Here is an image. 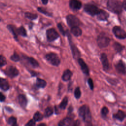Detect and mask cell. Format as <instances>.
Listing matches in <instances>:
<instances>
[{
    "mask_svg": "<svg viewBox=\"0 0 126 126\" xmlns=\"http://www.w3.org/2000/svg\"><path fill=\"white\" fill-rule=\"evenodd\" d=\"M107 7L111 12L115 14H120L123 9V3L118 0H108Z\"/></svg>",
    "mask_w": 126,
    "mask_h": 126,
    "instance_id": "obj_1",
    "label": "cell"
},
{
    "mask_svg": "<svg viewBox=\"0 0 126 126\" xmlns=\"http://www.w3.org/2000/svg\"><path fill=\"white\" fill-rule=\"evenodd\" d=\"M79 115L86 123H90L92 120L91 114L88 106L84 105L80 107L78 111Z\"/></svg>",
    "mask_w": 126,
    "mask_h": 126,
    "instance_id": "obj_2",
    "label": "cell"
},
{
    "mask_svg": "<svg viewBox=\"0 0 126 126\" xmlns=\"http://www.w3.org/2000/svg\"><path fill=\"white\" fill-rule=\"evenodd\" d=\"M45 58L50 63L54 66H58L61 62L58 55L54 53H50L46 54Z\"/></svg>",
    "mask_w": 126,
    "mask_h": 126,
    "instance_id": "obj_3",
    "label": "cell"
},
{
    "mask_svg": "<svg viewBox=\"0 0 126 126\" xmlns=\"http://www.w3.org/2000/svg\"><path fill=\"white\" fill-rule=\"evenodd\" d=\"M84 10L88 14L94 16L96 15L99 11L100 9L93 4L87 3L84 5Z\"/></svg>",
    "mask_w": 126,
    "mask_h": 126,
    "instance_id": "obj_4",
    "label": "cell"
},
{
    "mask_svg": "<svg viewBox=\"0 0 126 126\" xmlns=\"http://www.w3.org/2000/svg\"><path fill=\"white\" fill-rule=\"evenodd\" d=\"M66 21L67 24L70 27L75 26H79L80 25V21L79 19L75 15L69 14L66 17Z\"/></svg>",
    "mask_w": 126,
    "mask_h": 126,
    "instance_id": "obj_5",
    "label": "cell"
},
{
    "mask_svg": "<svg viewBox=\"0 0 126 126\" xmlns=\"http://www.w3.org/2000/svg\"><path fill=\"white\" fill-rule=\"evenodd\" d=\"M110 40L109 37L104 35H99L97 38V43L100 48H105L109 44Z\"/></svg>",
    "mask_w": 126,
    "mask_h": 126,
    "instance_id": "obj_6",
    "label": "cell"
},
{
    "mask_svg": "<svg viewBox=\"0 0 126 126\" xmlns=\"http://www.w3.org/2000/svg\"><path fill=\"white\" fill-rule=\"evenodd\" d=\"M46 36L47 40L52 42L57 39L59 37V34L54 29L51 28L46 31Z\"/></svg>",
    "mask_w": 126,
    "mask_h": 126,
    "instance_id": "obj_7",
    "label": "cell"
},
{
    "mask_svg": "<svg viewBox=\"0 0 126 126\" xmlns=\"http://www.w3.org/2000/svg\"><path fill=\"white\" fill-rule=\"evenodd\" d=\"M115 36L119 39H125L126 38V32L119 26H115L112 30Z\"/></svg>",
    "mask_w": 126,
    "mask_h": 126,
    "instance_id": "obj_8",
    "label": "cell"
},
{
    "mask_svg": "<svg viewBox=\"0 0 126 126\" xmlns=\"http://www.w3.org/2000/svg\"><path fill=\"white\" fill-rule=\"evenodd\" d=\"M5 73L10 78H14L19 74V71L15 66H9L5 70Z\"/></svg>",
    "mask_w": 126,
    "mask_h": 126,
    "instance_id": "obj_9",
    "label": "cell"
},
{
    "mask_svg": "<svg viewBox=\"0 0 126 126\" xmlns=\"http://www.w3.org/2000/svg\"><path fill=\"white\" fill-rule=\"evenodd\" d=\"M115 67L119 73L123 74L126 73V65L122 60H120L115 65Z\"/></svg>",
    "mask_w": 126,
    "mask_h": 126,
    "instance_id": "obj_10",
    "label": "cell"
},
{
    "mask_svg": "<svg viewBox=\"0 0 126 126\" xmlns=\"http://www.w3.org/2000/svg\"><path fill=\"white\" fill-rule=\"evenodd\" d=\"M69 5L71 9L73 10H78L82 6V3L78 0H70Z\"/></svg>",
    "mask_w": 126,
    "mask_h": 126,
    "instance_id": "obj_11",
    "label": "cell"
},
{
    "mask_svg": "<svg viewBox=\"0 0 126 126\" xmlns=\"http://www.w3.org/2000/svg\"><path fill=\"white\" fill-rule=\"evenodd\" d=\"M78 62L82 72L87 75H88L89 74V69L85 62L83 61L82 59L80 58L78 59Z\"/></svg>",
    "mask_w": 126,
    "mask_h": 126,
    "instance_id": "obj_12",
    "label": "cell"
},
{
    "mask_svg": "<svg viewBox=\"0 0 126 126\" xmlns=\"http://www.w3.org/2000/svg\"><path fill=\"white\" fill-rule=\"evenodd\" d=\"M100 60L103 65L104 70H107L109 68V63L107 59V57L105 53H102L100 56Z\"/></svg>",
    "mask_w": 126,
    "mask_h": 126,
    "instance_id": "obj_13",
    "label": "cell"
},
{
    "mask_svg": "<svg viewBox=\"0 0 126 126\" xmlns=\"http://www.w3.org/2000/svg\"><path fill=\"white\" fill-rule=\"evenodd\" d=\"M69 39V43H70V47H71V50H72V52L73 57L75 59L79 58V57L80 56V52L79 51L77 48L73 44V43H72L71 42L70 38Z\"/></svg>",
    "mask_w": 126,
    "mask_h": 126,
    "instance_id": "obj_14",
    "label": "cell"
},
{
    "mask_svg": "<svg viewBox=\"0 0 126 126\" xmlns=\"http://www.w3.org/2000/svg\"><path fill=\"white\" fill-rule=\"evenodd\" d=\"M73 120L72 118H65L61 121L58 124V125L60 126H70V125H74Z\"/></svg>",
    "mask_w": 126,
    "mask_h": 126,
    "instance_id": "obj_15",
    "label": "cell"
},
{
    "mask_svg": "<svg viewBox=\"0 0 126 126\" xmlns=\"http://www.w3.org/2000/svg\"><path fill=\"white\" fill-rule=\"evenodd\" d=\"M96 16L97 18L99 20L105 21L108 19L109 17V14L105 11H104L102 9H100L98 13L96 14Z\"/></svg>",
    "mask_w": 126,
    "mask_h": 126,
    "instance_id": "obj_16",
    "label": "cell"
},
{
    "mask_svg": "<svg viewBox=\"0 0 126 126\" xmlns=\"http://www.w3.org/2000/svg\"><path fill=\"white\" fill-rule=\"evenodd\" d=\"M9 88L8 81L3 78H0V89L3 91H7Z\"/></svg>",
    "mask_w": 126,
    "mask_h": 126,
    "instance_id": "obj_17",
    "label": "cell"
},
{
    "mask_svg": "<svg viewBox=\"0 0 126 126\" xmlns=\"http://www.w3.org/2000/svg\"><path fill=\"white\" fill-rule=\"evenodd\" d=\"M18 101L20 106L23 108H25L27 105V99L24 94H20L18 96Z\"/></svg>",
    "mask_w": 126,
    "mask_h": 126,
    "instance_id": "obj_18",
    "label": "cell"
},
{
    "mask_svg": "<svg viewBox=\"0 0 126 126\" xmlns=\"http://www.w3.org/2000/svg\"><path fill=\"white\" fill-rule=\"evenodd\" d=\"M126 117V115L125 114V113L122 111V110H118V111L114 114L113 115V117L115 119H116L119 121H123V120L125 119Z\"/></svg>",
    "mask_w": 126,
    "mask_h": 126,
    "instance_id": "obj_19",
    "label": "cell"
},
{
    "mask_svg": "<svg viewBox=\"0 0 126 126\" xmlns=\"http://www.w3.org/2000/svg\"><path fill=\"white\" fill-rule=\"evenodd\" d=\"M72 72L69 69H66L64 70L63 72V73L62 75V79L64 81H68L70 79L71 76H72Z\"/></svg>",
    "mask_w": 126,
    "mask_h": 126,
    "instance_id": "obj_20",
    "label": "cell"
},
{
    "mask_svg": "<svg viewBox=\"0 0 126 126\" xmlns=\"http://www.w3.org/2000/svg\"><path fill=\"white\" fill-rule=\"evenodd\" d=\"M71 32L75 36H79L82 34V30L78 26L71 27Z\"/></svg>",
    "mask_w": 126,
    "mask_h": 126,
    "instance_id": "obj_21",
    "label": "cell"
},
{
    "mask_svg": "<svg viewBox=\"0 0 126 126\" xmlns=\"http://www.w3.org/2000/svg\"><path fill=\"white\" fill-rule=\"evenodd\" d=\"M46 86V82L41 79L37 78L36 81V86L38 88H43Z\"/></svg>",
    "mask_w": 126,
    "mask_h": 126,
    "instance_id": "obj_22",
    "label": "cell"
},
{
    "mask_svg": "<svg viewBox=\"0 0 126 126\" xmlns=\"http://www.w3.org/2000/svg\"><path fill=\"white\" fill-rule=\"evenodd\" d=\"M16 32L17 34H19L23 36H26L27 35V32L24 27H21L19 28H16Z\"/></svg>",
    "mask_w": 126,
    "mask_h": 126,
    "instance_id": "obj_23",
    "label": "cell"
},
{
    "mask_svg": "<svg viewBox=\"0 0 126 126\" xmlns=\"http://www.w3.org/2000/svg\"><path fill=\"white\" fill-rule=\"evenodd\" d=\"M27 60L29 63L33 67H37L39 66L37 61L32 57H27Z\"/></svg>",
    "mask_w": 126,
    "mask_h": 126,
    "instance_id": "obj_24",
    "label": "cell"
},
{
    "mask_svg": "<svg viewBox=\"0 0 126 126\" xmlns=\"http://www.w3.org/2000/svg\"><path fill=\"white\" fill-rule=\"evenodd\" d=\"M113 47L117 52H121L124 48V47L118 42H115L113 44Z\"/></svg>",
    "mask_w": 126,
    "mask_h": 126,
    "instance_id": "obj_25",
    "label": "cell"
},
{
    "mask_svg": "<svg viewBox=\"0 0 126 126\" xmlns=\"http://www.w3.org/2000/svg\"><path fill=\"white\" fill-rule=\"evenodd\" d=\"M25 16L26 18L30 19V20H34L37 18V15L36 14L32 13L31 12H26L25 13Z\"/></svg>",
    "mask_w": 126,
    "mask_h": 126,
    "instance_id": "obj_26",
    "label": "cell"
},
{
    "mask_svg": "<svg viewBox=\"0 0 126 126\" xmlns=\"http://www.w3.org/2000/svg\"><path fill=\"white\" fill-rule=\"evenodd\" d=\"M68 98L67 97L65 96L62 100L61 103L59 105V107L62 109H64L67 104Z\"/></svg>",
    "mask_w": 126,
    "mask_h": 126,
    "instance_id": "obj_27",
    "label": "cell"
},
{
    "mask_svg": "<svg viewBox=\"0 0 126 126\" xmlns=\"http://www.w3.org/2000/svg\"><path fill=\"white\" fill-rule=\"evenodd\" d=\"M43 115L39 112H36L33 115V120L35 122H38L42 120L43 119Z\"/></svg>",
    "mask_w": 126,
    "mask_h": 126,
    "instance_id": "obj_28",
    "label": "cell"
},
{
    "mask_svg": "<svg viewBox=\"0 0 126 126\" xmlns=\"http://www.w3.org/2000/svg\"><path fill=\"white\" fill-rule=\"evenodd\" d=\"M7 28L8 29L9 31L12 33L16 40H17V34L16 32V28L12 25H8L7 26Z\"/></svg>",
    "mask_w": 126,
    "mask_h": 126,
    "instance_id": "obj_29",
    "label": "cell"
},
{
    "mask_svg": "<svg viewBox=\"0 0 126 126\" xmlns=\"http://www.w3.org/2000/svg\"><path fill=\"white\" fill-rule=\"evenodd\" d=\"M53 113V109L52 107H48L45 109L44 115L46 117H50L52 115Z\"/></svg>",
    "mask_w": 126,
    "mask_h": 126,
    "instance_id": "obj_30",
    "label": "cell"
},
{
    "mask_svg": "<svg viewBox=\"0 0 126 126\" xmlns=\"http://www.w3.org/2000/svg\"><path fill=\"white\" fill-rule=\"evenodd\" d=\"M17 119L14 117H10L8 120V124L11 126H14L16 125Z\"/></svg>",
    "mask_w": 126,
    "mask_h": 126,
    "instance_id": "obj_31",
    "label": "cell"
},
{
    "mask_svg": "<svg viewBox=\"0 0 126 126\" xmlns=\"http://www.w3.org/2000/svg\"><path fill=\"white\" fill-rule=\"evenodd\" d=\"M37 10L39 12H40L41 13H43L44 15H46L48 16H52V14L49 13V12L47 11L45 9L42 8V7H38L37 8Z\"/></svg>",
    "mask_w": 126,
    "mask_h": 126,
    "instance_id": "obj_32",
    "label": "cell"
},
{
    "mask_svg": "<svg viewBox=\"0 0 126 126\" xmlns=\"http://www.w3.org/2000/svg\"><path fill=\"white\" fill-rule=\"evenodd\" d=\"M81 93L79 87H77L74 91V96L76 97V98L77 99L79 98L81 96Z\"/></svg>",
    "mask_w": 126,
    "mask_h": 126,
    "instance_id": "obj_33",
    "label": "cell"
},
{
    "mask_svg": "<svg viewBox=\"0 0 126 126\" xmlns=\"http://www.w3.org/2000/svg\"><path fill=\"white\" fill-rule=\"evenodd\" d=\"M6 64V60L4 57L0 55V67L5 65Z\"/></svg>",
    "mask_w": 126,
    "mask_h": 126,
    "instance_id": "obj_34",
    "label": "cell"
},
{
    "mask_svg": "<svg viewBox=\"0 0 126 126\" xmlns=\"http://www.w3.org/2000/svg\"><path fill=\"white\" fill-rule=\"evenodd\" d=\"M10 59L14 62H18L20 60V57L19 55L16 53H14L10 57Z\"/></svg>",
    "mask_w": 126,
    "mask_h": 126,
    "instance_id": "obj_35",
    "label": "cell"
},
{
    "mask_svg": "<svg viewBox=\"0 0 126 126\" xmlns=\"http://www.w3.org/2000/svg\"><path fill=\"white\" fill-rule=\"evenodd\" d=\"M108 113V109L106 107L104 106L101 109V114L103 117H105L107 115Z\"/></svg>",
    "mask_w": 126,
    "mask_h": 126,
    "instance_id": "obj_36",
    "label": "cell"
},
{
    "mask_svg": "<svg viewBox=\"0 0 126 126\" xmlns=\"http://www.w3.org/2000/svg\"><path fill=\"white\" fill-rule=\"evenodd\" d=\"M57 27H58V29H59L60 32H61V33H62L63 35H65L66 32H65V31L64 30L63 28L62 25L61 23H59V24H58V25H57Z\"/></svg>",
    "mask_w": 126,
    "mask_h": 126,
    "instance_id": "obj_37",
    "label": "cell"
},
{
    "mask_svg": "<svg viewBox=\"0 0 126 126\" xmlns=\"http://www.w3.org/2000/svg\"><path fill=\"white\" fill-rule=\"evenodd\" d=\"M88 83L90 86V89L93 90L94 89V83H93V81L92 79L91 78H89L88 80Z\"/></svg>",
    "mask_w": 126,
    "mask_h": 126,
    "instance_id": "obj_38",
    "label": "cell"
},
{
    "mask_svg": "<svg viewBox=\"0 0 126 126\" xmlns=\"http://www.w3.org/2000/svg\"><path fill=\"white\" fill-rule=\"evenodd\" d=\"M35 125V121L34 120H31L29 121L27 124H26V126H33Z\"/></svg>",
    "mask_w": 126,
    "mask_h": 126,
    "instance_id": "obj_39",
    "label": "cell"
},
{
    "mask_svg": "<svg viewBox=\"0 0 126 126\" xmlns=\"http://www.w3.org/2000/svg\"><path fill=\"white\" fill-rule=\"evenodd\" d=\"M5 99V95L1 92H0V101L3 102Z\"/></svg>",
    "mask_w": 126,
    "mask_h": 126,
    "instance_id": "obj_40",
    "label": "cell"
},
{
    "mask_svg": "<svg viewBox=\"0 0 126 126\" xmlns=\"http://www.w3.org/2000/svg\"><path fill=\"white\" fill-rule=\"evenodd\" d=\"M122 3H123V8L126 11V0H125Z\"/></svg>",
    "mask_w": 126,
    "mask_h": 126,
    "instance_id": "obj_41",
    "label": "cell"
},
{
    "mask_svg": "<svg viewBox=\"0 0 126 126\" xmlns=\"http://www.w3.org/2000/svg\"><path fill=\"white\" fill-rule=\"evenodd\" d=\"M41 1H42V2L43 4H46L48 3V0H41Z\"/></svg>",
    "mask_w": 126,
    "mask_h": 126,
    "instance_id": "obj_42",
    "label": "cell"
},
{
    "mask_svg": "<svg viewBox=\"0 0 126 126\" xmlns=\"http://www.w3.org/2000/svg\"><path fill=\"white\" fill-rule=\"evenodd\" d=\"M45 126L46 125L44 124H41L38 125V126Z\"/></svg>",
    "mask_w": 126,
    "mask_h": 126,
    "instance_id": "obj_43",
    "label": "cell"
}]
</instances>
